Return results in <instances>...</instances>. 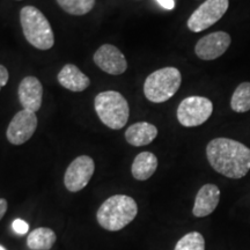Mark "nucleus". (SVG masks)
<instances>
[{
	"instance_id": "obj_1",
	"label": "nucleus",
	"mask_w": 250,
	"mask_h": 250,
	"mask_svg": "<svg viewBox=\"0 0 250 250\" xmlns=\"http://www.w3.org/2000/svg\"><path fill=\"white\" fill-rule=\"evenodd\" d=\"M208 164L217 173L239 180L250 170V148L229 138H215L206 146Z\"/></svg>"
},
{
	"instance_id": "obj_2",
	"label": "nucleus",
	"mask_w": 250,
	"mask_h": 250,
	"mask_svg": "<svg viewBox=\"0 0 250 250\" xmlns=\"http://www.w3.org/2000/svg\"><path fill=\"white\" fill-rule=\"evenodd\" d=\"M137 214H138V205L132 197L115 195L109 197L100 206L96 219L100 226L105 230L117 232L132 223Z\"/></svg>"
},
{
	"instance_id": "obj_3",
	"label": "nucleus",
	"mask_w": 250,
	"mask_h": 250,
	"mask_svg": "<svg viewBox=\"0 0 250 250\" xmlns=\"http://www.w3.org/2000/svg\"><path fill=\"white\" fill-rule=\"evenodd\" d=\"M23 35L34 48L49 50L55 44V35L45 15L34 6H24L20 12Z\"/></svg>"
},
{
	"instance_id": "obj_4",
	"label": "nucleus",
	"mask_w": 250,
	"mask_h": 250,
	"mask_svg": "<svg viewBox=\"0 0 250 250\" xmlns=\"http://www.w3.org/2000/svg\"><path fill=\"white\" fill-rule=\"evenodd\" d=\"M94 107L102 123L112 130H121L129 120V103L116 90L99 93L94 100Z\"/></svg>"
},
{
	"instance_id": "obj_5",
	"label": "nucleus",
	"mask_w": 250,
	"mask_h": 250,
	"mask_svg": "<svg viewBox=\"0 0 250 250\" xmlns=\"http://www.w3.org/2000/svg\"><path fill=\"white\" fill-rule=\"evenodd\" d=\"M182 83L181 72L176 67H164L156 70L146 78L144 94L153 103L168 101L180 89Z\"/></svg>"
},
{
	"instance_id": "obj_6",
	"label": "nucleus",
	"mask_w": 250,
	"mask_h": 250,
	"mask_svg": "<svg viewBox=\"0 0 250 250\" xmlns=\"http://www.w3.org/2000/svg\"><path fill=\"white\" fill-rule=\"evenodd\" d=\"M213 112V103L203 96H189L177 108V120L186 127H195L204 124Z\"/></svg>"
},
{
	"instance_id": "obj_7",
	"label": "nucleus",
	"mask_w": 250,
	"mask_h": 250,
	"mask_svg": "<svg viewBox=\"0 0 250 250\" xmlns=\"http://www.w3.org/2000/svg\"><path fill=\"white\" fill-rule=\"evenodd\" d=\"M229 6V0H206L188 20V28L192 33H201L217 23Z\"/></svg>"
},
{
	"instance_id": "obj_8",
	"label": "nucleus",
	"mask_w": 250,
	"mask_h": 250,
	"mask_svg": "<svg viewBox=\"0 0 250 250\" xmlns=\"http://www.w3.org/2000/svg\"><path fill=\"white\" fill-rule=\"evenodd\" d=\"M95 164L88 155H80L71 162L65 171L64 184L70 192L83 190L92 179Z\"/></svg>"
},
{
	"instance_id": "obj_9",
	"label": "nucleus",
	"mask_w": 250,
	"mask_h": 250,
	"mask_svg": "<svg viewBox=\"0 0 250 250\" xmlns=\"http://www.w3.org/2000/svg\"><path fill=\"white\" fill-rule=\"evenodd\" d=\"M36 127L37 117L35 112L22 109L12 118L6 131V137L12 145H22L34 136Z\"/></svg>"
},
{
	"instance_id": "obj_10",
	"label": "nucleus",
	"mask_w": 250,
	"mask_h": 250,
	"mask_svg": "<svg viewBox=\"0 0 250 250\" xmlns=\"http://www.w3.org/2000/svg\"><path fill=\"white\" fill-rule=\"evenodd\" d=\"M232 39L226 31H215L202 37L196 43L195 54L202 61H214L221 57L229 48Z\"/></svg>"
},
{
	"instance_id": "obj_11",
	"label": "nucleus",
	"mask_w": 250,
	"mask_h": 250,
	"mask_svg": "<svg viewBox=\"0 0 250 250\" xmlns=\"http://www.w3.org/2000/svg\"><path fill=\"white\" fill-rule=\"evenodd\" d=\"M94 62L105 73L111 76L123 74L127 68V62L117 46L103 44L94 54Z\"/></svg>"
},
{
	"instance_id": "obj_12",
	"label": "nucleus",
	"mask_w": 250,
	"mask_h": 250,
	"mask_svg": "<svg viewBox=\"0 0 250 250\" xmlns=\"http://www.w3.org/2000/svg\"><path fill=\"white\" fill-rule=\"evenodd\" d=\"M19 100L26 110L36 112L42 105L43 87L35 77H26L21 80L18 89Z\"/></svg>"
},
{
	"instance_id": "obj_13",
	"label": "nucleus",
	"mask_w": 250,
	"mask_h": 250,
	"mask_svg": "<svg viewBox=\"0 0 250 250\" xmlns=\"http://www.w3.org/2000/svg\"><path fill=\"white\" fill-rule=\"evenodd\" d=\"M220 201V190L214 184H205L197 192L192 213L197 218H204L214 212Z\"/></svg>"
},
{
	"instance_id": "obj_14",
	"label": "nucleus",
	"mask_w": 250,
	"mask_h": 250,
	"mask_svg": "<svg viewBox=\"0 0 250 250\" xmlns=\"http://www.w3.org/2000/svg\"><path fill=\"white\" fill-rule=\"evenodd\" d=\"M58 83L71 92H83L90 85L89 78L73 64H66L59 71Z\"/></svg>"
},
{
	"instance_id": "obj_15",
	"label": "nucleus",
	"mask_w": 250,
	"mask_h": 250,
	"mask_svg": "<svg viewBox=\"0 0 250 250\" xmlns=\"http://www.w3.org/2000/svg\"><path fill=\"white\" fill-rule=\"evenodd\" d=\"M158 136V129L155 125L147 122H138L126 129L125 139L130 145L140 147L151 144Z\"/></svg>"
},
{
	"instance_id": "obj_16",
	"label": "nucleus",
	"mask_w": 250,
	"mask_h": 250,
	"mask_svg": "<svg viewBox=\"0 0 250 250\" xmlns=\"http://www.w3.org/2000/svg\"><path fill=\"white\" fill-rule=\"evenodd\" d=\"M158 168V158L151 152H142L134 158L131 173L138 181H146L155 173Z\"/></svg>"
},
{
	"instance_id": "obj_17",
	"label": "nucleus",
	"mask_w": 250,
	"mask_h": 250,
	"mask_svg": "<svg viewBox=\"0 0 250 250\" xmlns=\"http://www.w3.org/2000/svg\"><path fill=\"white\" fill-rule=\"evenodd\" d=\"M56 234L51 228L40 227L29 233L27 237V246L31 250H49L56 242Z\"/></svg>"
},
{
	"instance_id": "obj_18",
	"label": "nucleus",
	"mask_w": 250,
	"mask_h": 250,
	"mask_svg": "<svg viewBox=\"0 0 250 250\" xmlns=\"http://www.w3.org/2000/svg\"><path fill=\"white\" fill-rule=\"evenodd\" d=\"M230 108L239 114L250 110V83H242L236 87L230 99Z\"/></svg>"
},
{
	"instance_id": "obj_19",
	"label": "nucleus",
	"mask_w": 250,
	"mask_h": 250,
	"mask_svg": "<svg viewBox=\"0 0 250 250\" xmlns=\"http://www.w3.org/2000/svg\"><path fill=\"white\" fill-rule=\"evenodd\" d=\"M62 9L71 15H85L92 11L95 0H56Z\"/></svg>"
},
{
	"instance_id": "obj_20",
	"label": "nucleus",
	"mask_w": 250,
	"mask_h": 250,
	"mask_svg": "<svg viewBox=\"0 0 250 250\" xmlns=\"http://www.w3.org/2000/svg\"><path fill=\"white\" fill-rule=\"evenodd\" d=\"M174 250H205L204 236L198 232H191L179 240Z\"/></svg>"
},
{
	"instance_id": "obj_21",
	"label": "nucleus",
	"mask_w": 250,
	"mask_h": 250,
	"mask_svg": "<svg viewBox=\"0 0 250 250\" xmlns=\"http://www.w3.org/2000/svg\"><path fill=\"white\" fill-rule=\"evenodd\" d=\"M13 229L15 233L20 234V235H24V234H27L28 229H29V226H28L26 221L21 220V219H15L13 221Z\"/></svg>"
},
{
	"instance_id": "obj_22",
	"label": "nucleus",
	"mask_w": 250,
	"mask_h": 250,
	"mask_svg": "<svg viewBox=\"0 0 250 250\" xmlns=\"http://www.w3.org/2000/svg\"><path fill=\"white\" fill-rule=\"evenodd\" d=\"M9 79V74L7 68H6L4 65H0V89L1 87L6 86V83H8Z\"/></svg>"
},
{
	"instance_id": "obj_23",
	"label": "nucleus",
	"mask_w": 250,
	"mask_h": 250,
	"mask_svg": "<svg viewBox=\"0 0 250 250\" xmlns=\"http://www.w3.org/2000/svg\"><path fill=\"white\" fill-rule=\"evenodd\" d=\"M161 7L165 9H168V11H171V9L175 8V1L174 0H155Z\"/></svg>"
},
{
	"instance_id": "obj_24",
	"label": "nucleus",
	"mask_w": 250,
	"mask_h": 250,
	"mask_svg": "<svg viewBox=\"0 0 250 250\" xmlns=\"http://www.w3.org/2000/svg\"><path fill=\"white\" fill-rule=\"evenodd\" d=\"M6 211H7V201L4 198H0V220L5 215Z\"/></svg>"
},
{
	"instance_id": "obj_25",
	"label": "nucleus",
	"mask_w": 250,
	"mask_h": 250,
	"mask_svg": "<svg viewBox=\"0 0 250 250\" xmlns=\"http://www.w3.org/2000/svg\"><path fill=\"white\" fill-rule=\"evenodd\" d=\"M0 250H6V249L2 246H0Z\"/></svg>"
}]
</instances>
